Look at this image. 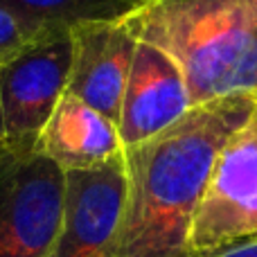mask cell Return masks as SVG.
<instances>
[{"mask_svg": "<svg viewBox=\"0 0 257 257\" xmlns=\"http://www.w3.org/2000/svg\"><path fill=\"white\" fill-rule=\"evenodd\" d=\"M66 172L0 140V257H48L61 230Z\"/></svg>", "mask_w": 257, "mask_h": 257, "instance_id": "cell-3", "label": "cell"}, {"mask_svg": "<svg viewBox=\"0 0 257 257\" xmlns=\"http://www.w3.org/2000/svg\"><path fill=\"white\" fill-rule=\"evenodd\" d=\"M124 21L176 61L192 106L257 97V0H145Z\"/></svg>", "mask_w": 257, "mask_h": 257, "instance_id": "cell-2", "label": "cell"}, {"mask_svg": "<svg viewBox=\"0 0 257 257\" xmlns=\"http://www.w3.org/2000/svg\"><path fill=\"white\" fill-rule=\"evenodd\" d=\"M45 30H48V25L32 23L0 5V63Z\"/></svg>", "mask_w": 257, "mask_h": 257, "instance_id": "cell-11", "label": "cell"}, {"mask_svg": "<svg viewBox=\"0 0 257 257\" xmlns=\"http://www.w3.org/2000/svg\"><path fill=\"white\" fill-rule=\"evenodd\" d=\"M257 106L228 95L124 149L126 208L115 257H192L190 230L221 147Z\"/></svg>", "mask_w": 257, "mask_h": 257, "instance_id": "cell-1", "label": "cell"}, {"mask_svg": "<svg viewBox=\"0 0 257 257\" xmlns=\"http://www.w3.org/2000/svg\"><path fill=\"white\" fill-rule=\"evenodd\" d=\"M257 237V106L221 147L194 212L190 255L208 257Z\"/></svg>", "mask_w": 257, "mask_h": 257, "instance_id": "cell-5", "label": "cell"}, {"mask_svg": "<svg viewBox=\"0 0 257 257\" xmlns=\"http://www.w3.org/2000/svg\"><path fill=\"white\" fill-rule=\"evenodd\" d=\"M63 172L90 169L124 151L117 124L72 95H63L36 142Z\"/></svg>", "mask_w": 257, "mask_h": 257, "instance_id": "cell-9", "label": "cell"}, {"mask_svg": "<svg viewBox=\"0 0 257 257\" xmlns=\"http://www.w3.org/2000/svg\"><path fill=\"white\" fill-rule=\"evenodd\" d=\"M124 208V151L97 167L66 172L63 221L48 257H115Z\"/></svg>", "mask_w": 257, "mask_h": 257, "instance_id": "cell-6", "label": "cell"}, {"mask_svg": "<svg viewBox=\"0 0 257 257\" xmlns=\"http://www.w3.org/2000/svg\"><path fill=\"white\" fill-rule=\"evenodd\" d=\"M70 39L72 63L66 93L117 124L138 45L136 34L126 21H102L72 25Z\"/></svg>", "mask_w": 257, "mask_h": 257, "instance_id": "cell-7", "label": "cell"}, {"mask_svg": "<svg viewBox=\"0 0 257 257\" xmlns=\"http://www.w3.org/2000/svg\"><path fill=\"white\" fill-rule=\"evenodd\" d=\"M208 257H257V237L239 241V244L226 246V248L217 250V253H212Z\"/></svg>", "mask_w": 257, "mask_h": 257, "instance_id": "cell-12", "label": "cell"}, {"mask_svg": "<svg viewBox=\"0 0 257 257\" xmlns=\"http://www.w3.org/2000/svg\"><path fill=\"white\" fill-rule=\"evenodd\" d=\"M145 0H0L14 14L48 27L124 21Z\"/></svg>", "mask_w": 257, "mask_h": 257, "instance_id": "cell-10", "label": "cell"}, {"mask_svg": "<svg viewBox=\"0 0 257 257\" xmlns=\"http://www.w3.org/2000/svg\"><path fill=\"white\" fill-rule=\"evenodd\" d=\"M192 108L181 68L160 48L138 41L120 106L122 147H133L165 131Z\"/></svg>", "mask_w": 257, "mask_h": 257, "instance_id": "cell-8", "label": "cell"}, {"mask_svg": "<svg viewBox=\"0 0 257 257\" xmlns=\"http://www.w3.org/2000/svg\"><path fill=\"white\" fill-rule=\"evenodd\" d=\"M72 63L70 27H48L0 63V140L36 149L66 95Z\"/></svg>", "mask_w": 257, "mask_h": 257, "instance_id": "cell-4", "label": "cell"}]
</instances>
